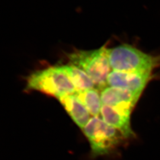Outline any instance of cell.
<instances>
[{
	"label": "cell",
	"instance_id": "obj_1",
	"mask_svg": "<svg viewBox=\"0 0 160 160\" xmlns=\"http://www.w3.org/2000/svg\"><path fill=\"white\" fill-rule=\"evenodd\" d=\"M82 132L90 144V160L114 154L126 139L120 132L98 116L90 118Z\"/></svg>",
	"mask_w": 160,
	"mask_h": 160
},
{
	"label": "cell",
	"instance_id": "obj_2",
	"mask_svg": "<svg viewBox=\"0 0 160 160\" xmlns=\"http://www.w3.org/2000/svg\"><path fill=\"white\" fill-rule=\"evenodd\" d=\"M110 67L119 72H151L160 67V55H151L131 45L123 43L108 48Z\"/></svg>",
	"mask_w": 160,
	"mask_h": 160
},
{
	"label": "cell",
	"instance_id": "obj_3",
	"mask_svg": "<svg viewBox=\"0 0 160 160\" xmlns=\"http://www.w3.org/2000/svg\"><path fill=\"white\" fill-rule=\"evenodd\" d=\"M67 57L69 63L83 70L90 77L97 90L100 92L107 87L108 78L112 68L106 45L95 50H75Z\"/></svg>",
	"mask_w": 160,
	"mask_h": 160
},
{
	"label": "cell",
	"instance_id": "obj_4",
	"mask_svg": "<svg viewBox=\"0 0 160 160\" xmlns=\"http://www.w3.org/2000/svg\"><path fill=\"white\" fill-rule=\"evenodd\" d=\"M26 90L38 91L57 98L77 92L61 66L49 67L30 75Z\"/></svg>",
	"mask_w": 160,
	"mask_h": 160
},
{
	"label": "cell",
	"instance_id": "obj_5",
	"mask_svg": "<svg viewBox=\"0 0 160 160\" xmlns=\"http://www.w3.org/2000/svg\"><path fill=\"white\" fill-rule=\"evenodd\" d=\"M152 78L151 72H119L112 71L108 78V86L130 91L141 96Z\"/></svg>",
	"mask_w": 160,
	"mask_h": 160
},
{
	"label": "cell",
	"instance_id": "obj_6",
	"mask_svg": "<svg viewBox=\"0 0 160 160\" xmlns=\"http://www.w3.org/2000/svg\"><path fill=\"white\" fill-rule=\"evenodd\" d=\"M102 104L131 114L140 96L122 88L107 86L100 91Z\"/></svg>",
	"mask_w": 160,
	"mask_h": 160
},
{
	"label": "cell",
	"instance_id": "obj_7",
	"mask_svg": "<svg viewBox=\"0 0 160 160\" xmlns=\"http://www.w3.org/2000/svg\"><path fill=\"white\" fill-rule=\"evenodd\" d=\"M100 114L107 124L120 132L126 139L136 137L132 129L131 113L102 104Z\"/></svg>",
	"mask_w": 160,
	"mask_h": 160
},
{
	"label": "cell",
	"instance_id": "obj_8",
	"mask_svg": "<svg viewBox=\"0 0 160 160\" xmlns=\"http://www.w3.org/2000/svg\"><path fill=\"white\" fill-rule=\"evenodd\" d=\"M75 123L83 129L90 119V114L74 94H67L58 98Z\"/></svg>",
	"mask_w": 160,
	"mask_h": 160
},
{
	"label": "cell",
	"instance_id": "obj_9",
	"mask_svg": "<svg viewBox=\"0 0 160 160\" xmlns=\"http://www.w3.org/2000/svg\"><path fill=\"white\" fill-rule=\"evenodd\" d=\"M61 67L74 86L77 92L96 87L90 77L77 66L69 63L61 65Z\"/></svg>",
	"mask_w": 160,
	"mask_h": 160
},
{
	"label": "cell",
	"instance_id": "obj_10",
	"mask_svg": "<svg viewBox=\"0 0 160 160\" xmlns=\"http://www.w3.org/2000/svg\"><path fill=\"white\" fill-rule=\"evenodd\" d=\"M76 97L85 106L92 117L99 116L102 103L100 92L97 88H90L77 91L74 93Z\"/></svg>",
	"mask_w": 160,
	"mask_h": 160
}]
</instances>
